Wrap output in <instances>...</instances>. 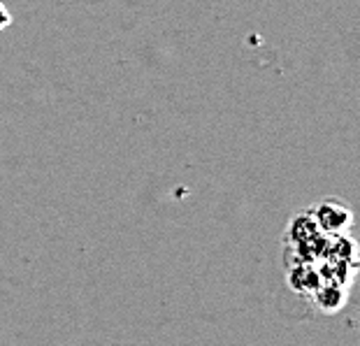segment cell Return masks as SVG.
<instances>
[{
	"mask_svg": "<svg viewBox=\"0 0 360 346\" xmlns=\"http://www.w3.org/2000/svg\"><path fill=\"white\" fill-rule=\"evenodd\" d=\"M311 219L316 223L319 233L321 235H344L347 230L351 228V219L354 214L342 200H335V198H326L311 210Z\"/></svg>",
	"mask_w": 360,
	"mask_h": 346,
	"instance_id": "obj_1",
	"label": "cell"
},
{
	"mask_svg": "<svg viewBox=\"0 0 360 346\" xmlns=\"http://www.w3.org/2000/svg\"><path fill=\"white\" fill-rule=\"evenodd\" d=\"M10 24H12V14L3 3H0V30H5Z\"/></svg>",
	"mask_w": 360,
	"mask_h": 346,
	"instance_id": "obj_2",
	"label": "cell"
}]
</instances>
